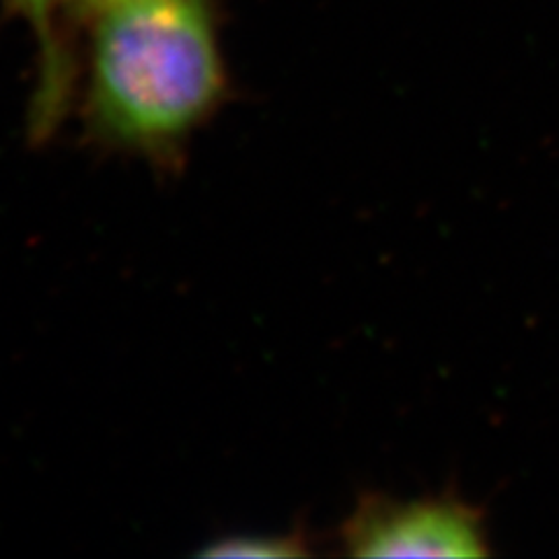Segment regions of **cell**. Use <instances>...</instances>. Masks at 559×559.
<instances>
[{
  "mask_svg": "<svg viewBox=\"0 0 559 559\" xmlns=\"http://www.w3.org/2000/svg\"><path fill=\"white\" fill-rule=\"evenodd\" d=\"M33 26L40 43V119H47L59 108L68 86V61L59 31L61 8L73 0H5Z\"/></svg>",
  "mask_w": 559,
  "mask_h": 559,
  "instance_id": "obj_3",
  "label": "cell"
},
{
  "mask_svg": "<svg viewBox=\"0 0 559 559\" xmlns=\"http://www.w3.org/2000/svg\"><path fill=\"white\" fill-rule=\"evenodd\" d=\"M73 3H78V5H80V8H84L86 12H94V10H98V8L119 3V0H73Z\"/></svg>",
  "mask_w": 559,
  "mask_h": 559,
  "instance_id": "obj_5",
  "label": "cell"
},
{
  "mask_svg": "<svg viewBox=\"0 0 559 559\" xmlns=\"http://www.w3.org/2000/svg\"><path fill=\"white\" fill-rule=\"evenodd\" d=\"M294 540L289 538H275V536H245V538H229L226 544H219L217 548L210 550V555L219 557H287L296 555Z\"/></svg>",
  "mask_w": 559,
  "mask_h": 559,
  "instance_id": "obj_4",
  "label": "cell"
},
{
  "mask_svg": "<svg viewBox=\"0 0 559 559\" xmlns=\"http://www.w3.org/2000/svg\"><path fill=\"white\" fill-rule=\"evenodd\" d=\"M345 550L355 557H487V511L443 492L419 499L371 495L343 527Z\"/></svg>",
  "mask_w": 559,
  "mask_h": 559,
  "instance_id": "obj_2",
  "label": "cell"
},
{
  "mask_svg": "<svg viewBox=\"0 0 559 559\" xmlns=\"http://www.w3.org/2000/svg\"><path fill=\"white\" fill-rule=\"evenodd\" d=\"M86 115L121 150L185 145L226 92L215 0H119L90 12Z\"/></svg>",
  "mask_w": 559,
  "mask_h": 559,
  "instance_id": "obj_1",
  "label": "cell"
}]
</instances>
